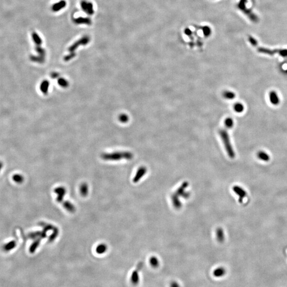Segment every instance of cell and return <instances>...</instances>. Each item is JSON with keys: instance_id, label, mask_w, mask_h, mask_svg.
<instances>
[{"instance_id": "obj_13", "label": "cell", "mask_w": 287, "mask_h": 287, "mask_svg": "<svg viewBox=\"0 0 287 287\" xmlns=\"http://www.w3.org/2000/svg\"><path fill=\"white\" fill-rule=\"evenodd\" d=\"M65 6H66V2L64 0H62L58 3L54 4L52 7V9L54 12H57L64 8Z\"/></svg>"}, {"instance_id": "obj_9", "label": "cell", "mask_w": 287, "mask_h": 287, "mask_svg": "<svg viewBox=\"0 0 287 287\" xmlns=\"http://www.w3.org/2000/svg\"><path fill=\"white\" fill-rule=\"evenodd\" d=\"M89 40H90L89 37H88V36H85V37L81 38L80 40L77 41L75 43H74L71 46V47L69 48V51H71V52L74 51L80 45H86V44H88V42H89Z\"/></svg>"}, {"instance_id": "obj_5", "label": "cell", "mask_w": 287, "mask_h": 287, "mask_svg": "<svg viewBox=\"0 0 287 287\" xmlns=\"http://www.w3.org/2000/svg\"><path fill=\"white\" fill-rule=\"evenodd\" d=\"M142 267V262H140L138 264L136 270L134 271L132 273L130 280H131L132 284H133L134 285H137L139 283V271L141 270Z\"/></svg>"}, {"instance_id": "obj_29", "label": "cell", "mask_w": 287, "mask_h": 287, "mask_svg": "<svg viewBox=\"0 0 287 287\" xmlns=\"http://www.w3.org/2000/svg\"><path fill=\"white\" fill-rule=\"evenodd\" d=\"M171 287H180L179 284L176 282H173L171 284Z\"/></svg>"}, {"instance_id": "obj_20", "label": "cell", "mask_w": 287, "mask_h": 287, "mask_svg": "<svg viewBox=\"0 0 287 287\" xmlns=\"http://www.w3.org/2000/svg\"><path fill=\"white\" fill-rule=\"evenodd\" d=\"M224 97L228 100H233L236 97L235 93L231 91H226L223 93Z\"/></svg>"}, {"instance_id": "obj_12", "label": "cell", "mask_w": 287, "mask_h": 287, "mask_svg": "<svg viewBox=\"0 0 287 287\" xmlns=\"http://www.w3.org/2000/svg\"><path fill=\"white\" fill-rule=\"evenodd\" d=\"M62 205L64 209L70 213H74L76 211V207L74 204L69 201H65L62 202Z\"/></svg>"}, {"instance_id": "obj_26", "label": "cell", "mask_w": 287, "mask_h": 287, "mask_svg": "<svg viewBox=\"0 0 287 287\" xmlns=\"http://www.w3.org/2000/svg\"><path fill=\"white\" fill-rule=\"evenodd\" d=\"M33 36L34 41H35L36 44H37V45H41L42 44V40L36 33H33Z\"/></svg>"}, {"instance_id": "obj_14", "label": "cell", "mask_w": 287, "mask_h": 287, "mask_svg": "<svg viewBox=\"0 0 287 287\" xmlns=\"http://www.w3.org/2000/svg\"><path fill=\"white\" fill-rule=\"evenodd\" d=\"M88 185L87 183H81V185L80 186V193L82 197H85L88 195Z\"/></svg>"}, {"instance_id": "obj_18", "label": "cell", "mask_w": 287, "mask_h": 287, "mask_svg": "<svg viewBox=\"0 0 287 287\" xmlns=\"http://www.w3.org/2000/svg\"><path fill=\"white\" fill-rule=\"evenodd\" d=\"M216 237L217 240L222 243L224 240V234L222 228H218L216 231Z\"/></svg>"}, {"instance_id": "obj_24", "label": "cell", "mask_w": 287, "mask_h": 287, "mask_svg": "<svg viewBox=\"0 0 287 287\" xmlns=\"http://www.w3.org/2000/svg\"><path fill=\"white\" fill-rule=\"evenodd\" d=\"M58 235H59V230L57 228L53 231V232L52 233V235H51V236L50 237L49 240H48L49 242L51 243V242L53 241L57 238V237L58 236Z\"/></svg>"}, {"instance_id": "obj_6", "label": "cell", "mask_w": 287, "mask_h": 287, "mask_svg": "<svg viewBox=\"0 0 287 287\" xmlns=\"http://www.w3.org/2000/svg\"><path fill=\"white\" fill-rule=\"evenodd\" d=\"M188 186V183L187 182H185L183 183V185L179 187L177 190L176 191V194L177 196H182L183 198H188L189 197V193L186 192V189L187 187Z\"/></svg>"}, {"instance_id": "obj_25", "label": "cell", "mask_w": 287, "mask_h": 287, "mask_svg": "<svg viewBox=\"0 0 287 287\" xmlns=\"http://www.w3.org/2000/svg\"><path fill=\"white\" fill-rule=\"evenodd\" d=\"M149 262H150V264L152 267H156L159 265V260L155 257H151L149 260Z\"/></svg>"}, {"instance_id": "obj_3", "label": "cell", "mask_w": 287, "mask_h": 287, "mask_svg": "<svg viewBox=\"0 0 287 287\" xmlns=\"http://www.w3.org/2000/svg\"><path fill=\"white\" fill-rule=\"evenodd\" d=\"M54 193L57 195V201L58 203H62L63 202V198L67 193V190L64 187H58L54 189Z\"/></svg>"}, {"instance_id": "obj_27", "label": "cell", "mask_w": 287, "mask_h": 287, "mask_svg": "<svg viewBox=\"0 0 287 287\" xmlns=\"http://www.w3.org/2000/svg\"><path fill=\"white\" fill-rule=\"evenodd\" d=\"M36 50H37V51L40 53L41 54V55H42L43 56H44V54H45V51H44L43 49H42L41 47H38L36 48Z\"/></svg>"}, {"instance_id": "obj_11", "label": "cell", "mask_w": 287, "mask_h": 287, "mask_svg": "<svg viewBox=\"0 0 287 287\" xmlns=\"http://www.w3.org/2000/svg\"><path fill=\"white\" fill-rule=\"evenodd\" d=\"M257 158L264 162H268L270 160V156L267 153V152L263 151H260L257 152Z\"/></svg>"}, {"instance_id": "obj_1", "label": "cell", "mask_w": 287, "mask_h": 287, "mask_svg": "<svg viewBox=\"0 0 287 287\" xmlns=\"http://www.w3.org/2000/svg\"><path fill=\"white\" fill-rule=\"evenodd\" d=\"M101 157L103 160L106 161H119L122 159L131 160L133 157V155L130 152H115L110 154H103Z\"/></svg>"}, {"instance_id": "obj_15", "label": "cell", "mask_w": 287, "mask_h": 287, "mask_svg": "<svg viewBox=\"0 0 287 287\" xmlns=\"http://www.w3.org/2000/svg\"><path fill=\"white\" fill-rule=\"evenodd\" d=\"M74 23L76 24H86V25H91V21L88 18H83V17H79L74 19Z\"/></svg>"}, {"instance_id": "obj_4", "label": "cell", "mask_w": 287, "mask_h": 287, "mask_svg": "<svg viewBox=\"0 0 287 287\" xmlns=\"http://www.w3.org/2000/svg\"><path fill=\"white\" fill-rule=\"evenodd\" d=\"M233 192L239 197V202L243 203V200L247 196V192L245 189L240 186H235L233 187Z\"/></svg>"}, {"instance_id": "obj_19", "label": "cell", "mask_w": 287, "mask_h": 287, "mask_svg": "<svg viewBox=\"0 0 287 287\" xmlns=\"http://www.w3.org/2000/svg\"><path fill=\"white\" fill-rule=\"evenodd\" d=\"M226 274V270L223 267H219L214 271L213 274L215 277H221Z\"/></svg>"}, {"instance_id": "obj_8", "label": "cell", "mask_w": 287, "mask_h": 287, "mask_svg": "<svg viewBox=\"0 0 287 287\" xmlns=\"http://www.w3.org/2000/svg\"><path fill=\"white\" fill-rule=\"evenodd\" d=\"M146 172H147V169L145 166L140 167L136 172L135 176L133 178V180H132L133 182L134 183H138L139 181L141 179L142 177H143L144 176H145Z\"/></svg>"}, {"instance_id": "obj_17", "label": "cell", "mask_w": 287, "mask_h": 287, "mask_svg": "<svg viewBox=\"0 0 287 287\" xmlns=\"http://www.w3.org/2000/svg\"><path fill=\"white\" fill-rule=\"evenodd\" d=\"M108 250V246L105 243H101L98 245L96 248V252L98 254L105 253Z\"/></svg>"}, {"instance_id": "obj_2", "label": "cell", "mask_w": 287, "mask_h": 287, "mask_svg": "<svg viewBox=\"0 0 287 287\" xmlns=\"http://www.w3.org/2000/svg\"><path fill=\"white\" fill-rule=\"evenodd\" d=\"M219 134L224 144L228 155L231 159H233L235 157V153L231 144L229 135L228 132L225 129H222L220 130Z\"/></svg>"}, {"instance_id": "obj_28", "label": "cell", "mask_w": 287, "mask_h": 287, "mask_svg": "<svg viewBox=\"0 0 287 287\" xmlns=\"http://www.w3.org/2000/svg\"><path fill=\"white\" fill-rule=\"evenodd\" d=\"M120 119L122 121L126 122L128 120V117L127 115H122L121 116Z\"/></svg>"}, {"instance_id": "obj_21", "label": "cell", "mask_w": 287, "mask_h": 287, "mask_svg": "<svg viewBox=\"0 0 287 287\" xmlns=\"http://www.w3.org/2000/svg\"><path fill=\"white\" fill-rule=\"evenodd\" d=\"M233 108L235 112H236L237 113H241L243 111L245 108L242 103H237L235 104Z\"/></svg>"}, {"instance_id": "obj_22", "label": "cell", "mask_w": 287, "mask_h": 287, "mask_svg": "<svg viewBox=\"0 0 287 287\" xmlns=\"http://www.w3.org/2000/svg\"><path fill=\"white\" fill-rule=\"evenodd\" d=\"M233 124H234L233 120H232V119L230 118H226L224 121V125H225V126L226 128H232L233 126Z\"/></svg>"}, {"instance_id": "obj_16", "label": "cell", "mask_w": 287, "mask_h": 287, "mask_svg": "<svg viewBox=\"0 0 287 287\" xmlns=\"http://www.w3.org/2000/svg\"><path fill=\"white\" fill-rule=\"evenodd\" d=\"M171 199H172L173 205L176 207V209H179L181 207V203L179 200L178 196H177L176 194L172 195L171 196Z\"/></svg>"}, {"instance_id": "obj_23", "label": "cell", "mask_w": 287, "mask_h": 287, "mask_svg": "<svg viewBox=\"0 0 287 287\" xmlns=\"http://www.w3.org/2000/svg\"><path fill=\"white\" fill-rule=\"evenodd\" d=\"M40 240H41V238H39L38 240H36L31 246V248H30V250H29L31 253H34V252H35V250L37 249V247L39 246V244H40Z\"/></svg>"}, {"instance_id": "obj_10", "label": "cell", "mask_w": 287, "mask_h": 287, "mask_svg": "<svg viewBox=\"0 0 287 287\" xmlns=\"http://www.w3.org/2000/svg\"><path fill=\"white\" fill-rule=\"evenodd\" d=\"M269 97L270 101L272 104L274 105H277L279 104L280 100L276 91H270L269 94Z\"/></svg>"}, {"instance_id": "obj_7", "label": "cell", "mask_w": 287, "mask_h": 287, "mask_svg": "<svg viewBox=\"0 0 287 287\" xmlns=\"http://www.w3.org/2000/svg\"><path fill=\"white\" fill-rule=\"evenodd\" d=\"M81 7L82 10L84 11L86 14L89 15H92L94 14V11L93 10V5L91 3L87 2L86 1H82Z\"/></svg>"}]
</instances>
